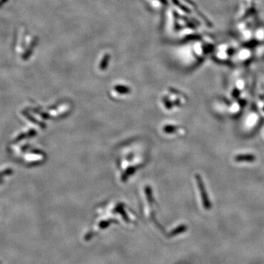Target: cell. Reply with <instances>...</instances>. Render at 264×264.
<instances>
[]
</instances>
